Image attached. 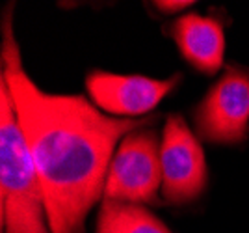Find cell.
Returning <instances> with one entry per match:
<instances>
[{
  "label": "cell",
  "mask_w": 249,
  "mask_h": 233,
  "mask_svg": "<svg viewBox=\"0 0 249 233\" xmlns=\"http://www.w3.org/2000/svg\"><path fill=\"white\" fill-rule=\"evenodd\" d=\"M2 78L41 181L51 233H84L89 211L104 198L115 146L149 119L110 117L82 96L43 92L22 69L10 19L4 21Z\"/></svg>",
  "instance_id": "6da1fadb"
},
{
  "label": "cell",
  "mask_w": 249,
  "mask_h": 233,
  "mask_svg": "<svg viewBox=\"0 0 249 233\" xmlns=\"http://www.w3.org/2000/svg\"><path fill=\"white\" fill-rule=\"evenodd\" d=\"M0 198L6 233H51L45 194L6 80H0Z\"/></svg>",
  "instance_id": "7a4b0ae2"
},
{
  "label": "cell",
  "mask_w": 249,
  "mask_h": 233,
  "mask_svg": "<svg viewBox=\"0 0 249 233\" xmlns=\"http://www.w3.org/2000/svg\"><path fill=\"white\" fill-rule=\"evenodd\" d=\"M162 191L160 142L155 131H134L121 140L115 151L104 200L119 203H151Z\"/></svg>",
  "instance_id": "3957f363"
},
{
  "label": "cell",
  "mask_w": 249,
  "mask_h": 233,
  "mask_svg": "<svg viewBox=\"0 0 249 233\" xmlns=\"http://www.w3.org/2000/svg\"><path fill=\"white\" fill-rule=\"evenodd\" d=\"M162 196L171 203L199 198L207 187V159L196 135L178 114L167 116L160 140Z\"/></svg>",
  "instance_id": "277c9868"
},
{
  "label": "cell",
  "mask_w": 249,
  "mask_h": 233,
  "mask_svg": "<svg viewBox=\"0 0 249 233\" xmlns=\"http://www.w3.org/2000/svg\"><path fill=\"white\" fill-rule=\"evenodd\" d=\"M199 136L214 144H240L249 133V71L227 67L196 108Z\"/></svg>",
  "instance_id": "5b68a950"
},
{
  "label": "cell",
  "mask_w": 249,
  "mask_h": 233,
  "mask_svg": "<svg viewBox=\"0 0 249 233\" xmlns=\"http://www.w3.org/2000/svg\"><path fill=\"white\" fill-rule=\"evenodd\" d=\"M178 77L166 80L142 77V75H115L93 71L86 77V90L97 108L115 117L140 119L177 86Z\"/></svg>",
  "instance_id": "8992f818"
},
{
  "label": "cell",
  "mask_w": 249,
  "mask_h": 233,
  "mask_svg": "<svg viewBox=\"0 0 249 233\" xmlns=\"http://www.w3.org/2000/svg\"><path fill=\"white\" fill-rule=\"evenodd\" d=\"M171 36L184 60L201 73L216 75L223 65L225 34L216 19L186 13L173 22Z\"/></svg>",
  "instance_id": "52a82bcc"
},
{
  "label": "cell",
  "mask_w": 249,
  "mask_h": 233,
  "mask_svg": "<svg viewBox=\"0 0 249 233\" xmlns=\"http://www.w3.org/2000/svg\"><path fill=\"white\" fill-rule=\"evenodd\" d=\"M97 233H171L160 218L134 203L103 200Z\"/></svg>",
  "instance_id": "ba28073f"
},
{
  "label": "cell",
  "mask_w": 249,
  "mask_h": 233,
  "mask_svg": "<svg viewBox=\"0 0 249 233\" xmlns=\"http://www.w3.org/2000/svg\"><path fill=\"white\" fill-rule=\"evenodd\" d=\"M194 2H188V0H182V2H167V0H162V2H156V8L160 11H180L192 6Z\"/></svg>",
  "instance_id": "9c48e42d"
}]
</instances>
